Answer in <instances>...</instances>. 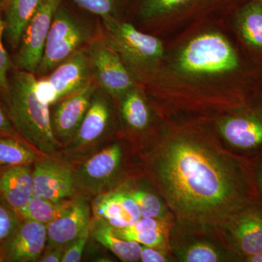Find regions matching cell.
I'll return each mask as SVG.
<instances>
[{
    "instance_id": "cell-5",
    "label": "cell",
    "mask_w": 262,
    "mask_h": 262,
    "mask_svg": "<svg viewBox=\"0 0 262 262\" xmlns=\"http://www.w3.org/2000/svg\"><path fill=\"white\" fill-rule=\"evenodd\" d=\"M141 24L155 32L234 12L246 0H134Z\"/></svg>"
},
{
    "instance_id": "cell-32",
    "label": "cell",
    "mask_w": 262,
    "mask_h": 262,
    "mask_svg": "<svg viewBox=\"0 0 262 262\" xmlns=\"http://www.w3.org/2000/svg\"><path fill=\"white\" fill-rule=\"evenodd\" d=\"M9 67V57L0 39V90L4 91L6 95L9 90V81L8 80Z\"/></svg>"
},
{
    "instance_id": "cell-12",
    "label": "cell",
    "mask_w": 262,
    "mask_h": 262,
    "mask_svg": "<svg viewBox=\"0 0 262 262\" xmlns=\"http://www.w3.org/2000/svg\"><path fill=\"white\" fill-rule=\"evenodd\" d=\"M122 156L121 146L114 144L91 157L74 175L75 187L92 194L103 192L118 172Z\"/></svg>"
},
{
    "instance_id": "cell-8",
    "label": "cell",
    "mask_w": 262,
    "mask_h": 262,
    "mask_svg": "<svg viewBox=\"0 0 262 262\" xmlns=\"http://www.w3.org/2000/svg\"><path fill=\"white\" fill-rule=\"evenodd\" d=\"M62 0H40L35 13L24 31L16 57L17 66L23 71L37 72L53 18Z\"/></svg>"
},
{
    "instance_id": "cell-21",
    "label": "cell",
    "mask_w": 262,
    "mask_h": 262,
    "mask_svg": "<svg viewBox=\"0 0 262 262\" xmlns=\"http://www.w3.org/2000/svg\"><path fill=\"white\" fill-rule=\"evenodd\" d=\"M113 232L120 238L163 251L168 242L169 225L163 219L141 218L125 228L113 227Z\"/></svg>"
},
{
    "instance_id": "cell-17",
    "label": "cell",
    "mask_w": 262,
    "mask_h": 262,
    "mask_svg": "<svg viewBox=\"0 0 262 262\" xmlns=\"http://www.w3.org/2000/svg\"><path fill=\"white\" fill-rule=\"evenodd\" d=\"M95 218L106 221L115 228H125L141 218L135 201L127 192L115 191L99 194L93 203Z\"/></svg>"
},
{
    "instance_id": "cell-34",
    "label": "cell",
    "mask_w": 262,
    "mask_h": 262,
    "mask_svg": "<svg viewBox=\"0 0 262 262\" xmlns=\"http://www.w3.org/2000/svg\"><path fill=\"white\" fill-rule=\"evenodd\" d=\"M67 246L47 248V251L39 257L38 261L41 262H59L61 261Z\"/></svg>"
},
{
    "instance_id": "cell-36",
    "label": "cell",
    "mask_w": 262,
    "mask_h": 262,
    "mask_svg": "<svg viewBox=\"0 0 262 262\" xmlns=\"http://www.w3.org/2000/svg\"><path fill=\"white\" fill-rule=\"evenodd\" d=\"M246 261L251 262H262V253L249 255V256H246Z\"/></svg>"
},
{
    "instance_id": "cell-14",
    "label": "cell",
    "mask_w": 262,
    "mask_h": 262,
    "mask_svg": "<svg viewBox=\"0 0 262 262\" xmlns=\"http://www.w3.org/2000/svg\"><path fill=\"white\" fill-rule=\"evenodd\" d=\"M33 196L52 201H64L74 194V175L70 169L52 160L35 163L32 172Z\"/></svg>"
},
{
    "instance_id": "cell-27",
    "label": "cell",
    "mask_w": 262,
    "mask_h": 262,
    "mask_svg": "<svg viewBox=\"0 0 262 262\" xmlns=\"http://www.w3.org/2000/svg\"><path fill=\"white\" fill-rule=\"evenodd\" d=\"M177 251L180 261L185 262H218L228 259L227 253L213 243L204 239L192 241Z\"/></svg>"
},
{
    "instance_id": "cell-30",
    "label": "cell",
    "mask_w": 262,
    "mask_h": 262,
    "mask_svg": "<svg viewBox=\"0 0 262 262\" xmlns=\"http://www.w3.org/2000/svg\"><path fill=\"white\" fill-rule=\"evenodd\" d=\"M91 225L87 227L75 239L70 243L66 248L64 254L62 258V262H78L81 261L84 248L91 236Z\"/></svg>"
},
{
    "instance_id": "cell-10",
    "label": "cell",
    "mask_w": 262,
    "mask_h": 262,
    "mask_svg": "<svg viewBox=\"0 0 262 262\" xmlns=\"http://www.w3.org/2000/svg\"><path fill=\"white\" fill-rule=\"evenodd\" d=\"M252 205L231 216L218 229L229 247L245 256L262 253V213Z\"/></svg>"
},
{
    "instance_id": "cell-23",
    "label": "cell",
    "mask_w": 262,
    "mask_h": 262,
    "mask_svg": "<svg viewBox=\"0 0 262 262\" xmlns=\"http://www.w3.org/2000/svg\"><path fill=\"white\" fill-rule=\"evenodd\" d=\"M140 89L136 84L120 97L122 119L127 126L135 130H144L151 120L149 105Z\"/></svg>"
},
{
    "instance_id": "cell-3",
    "label": "cell",
    "mask_w": 262,
    "mask_h": 262,
    "mask_svg": "<svg viewBox=\"0 0 262 262\" xmlns=\"http://www.w3.org/2000/svg\"><path fill=\"white\" fill-rule=\"evenodd\" d=\"M37 79L31 72H15L9 82L8 97L10 117L15 128L38 152L51 155L61 149L52 128L48 103L38 97Z\"/></svg>"
},
{
    "instance_id": "cell-26",
    "label": "cell",
    "mask_w": 262,
    "mask_h": 262,
    "mask_svg": "<svg viewBox=\"0 0 262 262\" xmlns=\"http://www.w3.org/2000/svg\"><path fill=\"white\" fill-rule=\"evenodd\" d=\"M38 153L32 146L15 137L0 136V166L29 165L37 159Z\"/></svg>"
},
{
    "instance_id": "cell-24",
    "label": "cell",
    "mask_w": 262,
    "mask_h": 262,
    "mask_svg": "<svg viewBox=\"0 0 262 262\" xmlns=\"http://www.w3.org/2000/svg\"><path fill=\"white\" fill-rule=\"evenodd\" d=\"M40 0H10L6 8V27L10 42L16 48L35 13Z\"/></svg>"
},
{
    "instance_id": "cell-35",
    "label": "cell",
    "mask_w": 262,
    "mask_h": 262,
    "mask_svg": "<svg viewBox=\"0 0 262 262\" xmlns=\"http://www.w3.org/2000/svg\"><path fill=\"white\" fill-rule=\"evenodd\" d=\"M16 136L14 128L12 126L10 120L5 115L3 108L0 106V136H10L15 137Z\"/></svg>"
},
{
    "instance_id": "cell-16",
    "label": "cell",
    "mask_w": 262,
    "mask_h": 262,
    "mask_svg": "<svg viewBox=\"0 0 262 262\" xmlns=\"http://www.w3.org/2000/svg\"><path fill=\"white\" fill-rule=\"evenodd\" d=\"M91 223V208L89 203L81 198L75 200L63 215L47 225L46 248L68 246Z\"/></svg>"
},
{
    "instance_id": "cell-1",
    "label": "cell",
    "mask_w": 262,
    "mask_h": 262,
    "mask_svg": "<svg viewBox=\"0 0 262 262\" xmlns=\"http://www.w3.org/2000/svg\"><path fill=\"white\" fill-rule=\"evenodd\" d=\"M148 170L177 220L202 230H218L257 195L251 167L196 122L170 124Z\"/></svg>"
},
{
    "instance_id": "cell-9",
    "label": "cell",
    "mask_w": 262,
    "mask_h": 262,
    "mask_svg": "<svg viewBox=\"0 0 262 262\" xmlns=\"http://www.w3.org/2000/svg\"><path fill=\"white\" fill-rule=\"evenodd\" d=\"M217 129L226 142L242 150L262 146V106L251 102L215 120Z\"/></svg>"
},
{
    "instance_id": "cell-15",
    "label": "cell",
    "mask_w": 262,
    "mask_h": 262,
    "mask_svg": "<svg viewBox=\"0 0 262 262\" xmlns=\"http://www.w3.org/2000/svg\"><path fill=\"white\" fill-rule=\"evenodd\" d=\"M47 242V226L24 220L5 241V255L11 261H37L46 250Z\"/></svg>"
},
{
    "instance_id": "cell-40",
    "label": "cell",
    "mask_w": 262,
    "mask_h": 262,
    "mask_svg": "<svg viewBox=\"0 0 262 262\" xmlns=\"http://www.w3.org/2000/svg\"><path fill=\"white\" fill-rule=\"evenodd\" d=\"M259 2H260V3H261V5H262V0H259Z\"/></svg>"
},
{
    "instance_id": "cell-37",
    "label": "cell",
    "mask_w": 262,
    "mask_h": 262,
    "mask_svg": "<svg viewBox=\"0 0 262 262\" xmlns=\"http://www.w3.org/2000/svg\"><path fill=\"white\" fill-rule=\"evenodd\" d=\"M1 8H2V3L1 1H0V39H2V37H3V34L4 32L5 29V24L4 22L3 21L1 18Z\"/></svg>"
},
{
    "instance_id": "cell-4",
    "label": "cell",
    "mask_w": 262,
    "mask_h": 262,
    "mask_svg": "<svg viewBox=\"0 0 262 262\" xmlns=\"http://www.w3.org/2000/svg\"><path fill=\"white\" fill-rule=\"evenodd\" d=\"M104 37L121 58L136 84H143L165 54L163 42L117 17L103 19Z\"/></svg>"
},
{
    "instance_id": "cell-31",
    "label": "cell",
    "mask_w": 262,
    "mask_h": 262,
    "mask_svg": "<svg viewBox=\"0 0 262 262\" xmlns=\"http://www.w3.org/2000/svg\"><path fill=\"white\" fill-rule=\"evenodd\" d=\"M19 225L15 213L0 204V241H5Z\"/></svg>"
},
{
    "instance_id": "cell-28",
    "label": "cell",
    "mask_w": 262,
    "mask_h": 262,
    "mask_svg": "<svg viewBox=\"0 0 262 262\" xmlns=\"http://www.w3.org/2000/svg\"><path fill=\"white\" fill-rule=\"evenodd\" d=\"M127 192L137 205L141 218L163 219L164 206L158 196L143 190Z\"/></svg>"
},
{
    "instance_id": "cell-6",
    "label": "cell",
    "mask_w": 262,
    "mask_h": 262,
    "mask_svg": "<svg viewBox=\"0 0 262 262\" xmlns=\"http://www.w3.org/2000/svg\"><path fill=\"white\" fill-rule=\"evenodd\" d=\"M91 31L60 6L46 39L39 75H46L68 59L91 39Z\"/></svg>"
},
{
    "instance_id": "cell-11",
    "label": "cell",
    "mask_w": 262,
    "mask_h": 262,
    "mask_svg": "<svg viewBox=\"0 0 262 262\" xmlns=\"http://www.w3.org/2000/svg\"><path fill=\"white\" fill-rule=\"evenodd\" d=\"M93 80L83 89L61 100L51 117L52 128L60 144H68L75 139L97 90Z\"/></svg>"
},
{
    "instance_id": "cell-25",
    "label": "cell",
    "mask_w": 262,
    "mask_h": 262,
    "mask_svg": "<svg viewBox=\"0 0 262 262\" xmlns=\"http://www.w3.org/2000/svg\"><path fill=\"white\" fill-rule=\"evenodd\" d=\"M72 201L68 200L52 201L33 196L16 213L24 220L34 221L47 226L63 215L70 208Z\"/></svg>"
},
{
    "instance_id": "cell-38",
    "label": "cell",
    "mask_w": 262,
    "mask_h": 262,
    "mask_svg": "<svg viewBox=\"0 0 262 262\" xmlns=\"http://www.w3.org/2000/svg\"><path fill=\"white\" fill-rule=\"evenodd\" d=\"M0 1H1L2 6L6 7L10 3V0H0Z\"/></svg>"
},
{
    "instance_id": "cell-33",
    "label": "cell",
    "mask_w": 262,
    "mask_h": 262,
    "mask_svg": "<svg viewBox=\"0 0 262 262\" xmlns=\"http://www.w3.org/2000/svg\"><path fill=\"white\" fill-rule=\"evenodd\" d=\"M140 261L143 262L168 261L165 253L157 248L148 247L141 245Z\"/></svg>"
},
{
    "instance_id": "cell-22",
    "label": "cell",
    "mask_w": 262,
    "mask_h": 262,
    "mask_svg": "<svg viewBox=\"0 0 262 262\" xmlns=\"http://www.w3.org/2000/svg\"><path fill=\"white\" fill-rule=\"evenodd\" d=\"M91 236L108 248L122 261H140L141 245L135 241L120 238L114 233L113 226L101 219L91 222Z\"/></svg>"
},
{
    "instance_id": "cell-20",
    "label": "cell",
    "mask_w": 262,
    "mask_h": 262,
    "mask_svg": "<svg viewBox=\"0 0 262 262\" xmlns=\"http://www.w3.org/2000/svg\"><path fill=\"white\" fill-rule=\"evenodd\" d=\"M110 119L107 100L96 90L78 132L72 140L73 146L82 147L94 144L104 134Z\"/></svg>"
},
{
    "instance_id": "cell-39",
    "label": "cell",
    "mask_w": 262,
    "mask_h": 262,
    "mask_svg": "<svg viewBox=\"0 0 262 262\" xmlns=\"http://www.w3.org/2000/svg\"><path fill=\"white\" fill-rule=\"evenodd\" d=\"M260 183H261V186L262 188V168L261 170V174H260Z\"/></svg>"
},
{
    "instance_id": "cell-7",
    "label": "cell",
    "mask_w": 262,
    "mask_h": 262,
    "mask_svg": "<svg viewBox=\"0 0 262 262\" xmlns=\"http://www.w3.org/2000/svg\"><path fill=\"white\" fill-rule=\"evenodd\" d=\"M88 51L95 80L105 92L120 98L137 84L106 37L91 40Z\"/></svg>"
},
{
    "instance_id": "cell-29",
    "label": "cell",
    "mask_w": 262,
    "mask_h": 262,
    "mask_svg": "<svg viewBox=\"0 0 262 262\" xmlns=\"http://www.w3.org/2000/svg\"><path fill=\"white\" fill-rule=\"evenodd\" d=\"M79 6L103 19L116 17L122 0H73Z\"/></svg>"
},
{
    "instance_id": "cell-13",
    "label": "cell",
    "mask_w": 262,
    "mask_h": 262,
    "mask_svg": "<svg viewBox=\"0 0 262 262\" xmlns=\"http://www.w3.org/2000/svg\"><path fill=\"white\" fill-rule=\"evenodd\" d=\"M46 79L54 90L58 102L83 89L94 80L88 48L76 51L52 71Z\"/></svg>"
},
{
    "instance_id": "cell-2",
    "label": "cell",
    "mask_w": 262,
    "mask_h": 262,
    "mask_svg": "<svg viewBox=\"0 0 262 262\" xmlns=\"http://www.w3.org/2000/svg\"><path fill=\"white\" fill-rule=\"evenodd\" d=\"M252 75L225 34L204 29L165 51L143 85L149 86L157 111L169 124H201L251 102Z\"/></svg>"
},
{
    "instance_id": "cell-19",
    "label": "cell",
    "mask_w": 262,
    "mask_h": 262,
    "mask_svg": "<svg viewBox=\"0 0 262 262\" xmlns=\"http://www.w3.org/2000/svg\"><path fill=\"white\" fill-rule=\"evenodd\" d=\"M0 194L15 213L33 198L32 172L29 165L8 168L0 177Z\"/></svg>"
},
{
    "instance_id": "cell-18",
    "label": "cell",
    "mask_w": 262,
    "mask_h": 262,
    "mask_svg": "<svg viewBox=\"0 0 262 262\" xmlns=\"http://www.w3.org/2000/svg\"><path fill=\"white\" fill-rule=\"evenodd\" d=\"M233 24L244 46L262 56V5L259 0H246L234 11Z\"/></svg>"
}]
</instances>
